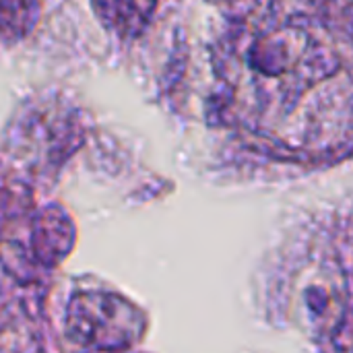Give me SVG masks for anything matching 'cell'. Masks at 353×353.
<instances>
[{"instance_id": "cell-1", "label": "cell", "mask_w": 353, "mask_h": 353, "mask_svg": "<svg viewBox=\"0 0 353 353\" xmlns=\"http://www.w3.org/2000/svg\"><path fill=\"white\" fill-rule=\"evenodd\" d=\"M228 79L259 132L288 143L353 132V0H263L238 27Z\"/></svg>"}, {"instance_id": "cell-2", "label": "cell", "mask_w": 353, "mask_h": 353, "mask_svg": "<svg viewBox=\"0 0 353 353\" xmlns=\"http://www.w3.org/2000/svg\"><path fill=\"white\" fill-rule=\"evenodd\" d=\"M68 331L77 341L97 350H126L141 335V316L120 296L87 292L72 298Z\"/></svg>"}, {"instance_id": "cell-3", "label": "cell", "mask_w": 353, "mask_h": 353, "mask_svg": "<svg viewBox=\"0 0 353 353\" xmlns=\"http://www.w3.org/2000/svg\"><path fill=\"white\" fill-rule=\"evenodd\" d=\"M153 6L155 0H95V8L105 25L122 35L141 31L149 21Z\"/></svg>"}, {"instance_id": "cell-4", "label": "cell", "mask_w": 353, "mask_h": 353, "mask_svg": "<svg viewBox=\"0 0 353 353\" xmlns=\"http://www.w3.org/2000/svg\"><path fill=\"white\" fill-rule=\"evenodd\" d=\"M33 0H0V31H17L27 25Z\"/></svg>"}]
</instances>
